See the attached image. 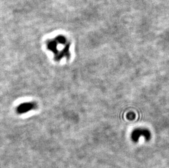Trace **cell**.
<instances>
[{"label":"cell","instance_id":"6da1fadb","mask_svg":"<svg viewBox=\"0 0 169 168\" xmlns=\"http://www.w3.org/2000/svg\"><path fill=\"white\" fill-rule=\"evenodd\" d=\"M142 137L146 140L149 141L151 138V133L148 129L146 128H137L131 132L130 137L134 142H138L139 139Z\"/></svg>","mask_w":169,"mask_h":168},{"label":"cell","instance_id":"7a4b0ae2","mask_svg":"<svg viewBox=\"0 0 169 168\" xmlns=\"http://www.w3.org/2000/svg\"><path fill=\"white\" fill-rule=\"evenodd\" d=\"M36 107V104L35 103L27 102V103H24L19 105L17 109V111L19 114H24V113H27L30 111L35 109Z\"/></svg>","mask_w":169,"mask_h":168},{"label":"cell","instance_id":"3957f363","mask_svg":"<svg viewBox=\"0 0 169 168\" xmlns=\"http://www.w3.org/2000/svg\"><path fill=\"white\" fill-rule=\"evenodd\" d=\"M135 117V114L133 113V112H130V113H129L128 115H127V118L129 119V120H133L134 119Z\"/></svg>","mask_w":169,"mask_h":168}]
</instances>
